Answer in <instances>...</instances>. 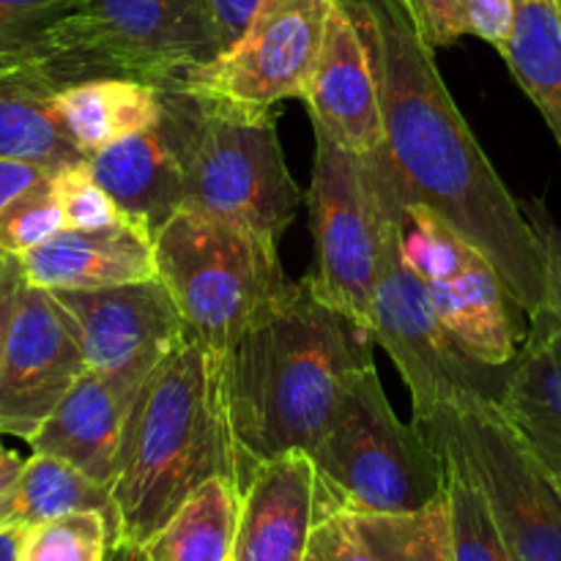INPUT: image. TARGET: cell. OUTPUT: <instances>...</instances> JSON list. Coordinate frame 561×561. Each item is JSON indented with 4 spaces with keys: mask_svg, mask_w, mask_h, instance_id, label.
Here are the masks:
<instances>
[{
    "mask_svg": "<svg viewBox=\"0 0 561 561\" xmlns=\"http://www.w3.org/2000/svg\"><path fill=\"white\" fill-rule=\"evenodd\" d=\"M340 3L365 36L376 69L381 153L398 197L436 211L480 250L531 321L546 299L540 241L444 85L420 0Z\"/></svg>",
    "mask_w": 561,
    "mask_h": 561,
    "instance_id": "6da1fadb",
    "label": "cell"
},
{
    "mask_svg": "<svg viewBox=\"0 0 561 561\" xmlns=\"http://www.w3.org/2000/svg\"><path fill=\"white\" fill-rule=\"evenodd\" d=\"M373 362V337L316 296L305 277L222 356L230 425L247 463L312 453L345 383Z\"/></svg>",
    "mask_w": 561,
    "mask_h": 561,
    "instance_id": "7a4b0ae2",
    "label": "cell"
},
{
    "mask_svg": "<svg viewBox=\"0 0 561 561\" xmlns=\"http://www.w3.org/2000/svg\"><path fill=\"white\" fill-rule=\"evenodd\" d=\"M250 474L230 425L222 356L186 332L126 414L110 488L118 542L140 551L197 488L228 477L244 491Z\"/></svg>",
    "mask_w": 561,
    "mask_h": 561,
    "instance_id": "3957f363",
    "label": "cell"
},
{
    "mask_svg": "<svg viewBox=\"0 0 561 561\" xmlns=\"http://www.w3.org/2000/svg\"><path fill=\"white\" fill-rule=\"evenodd\" d=\"M162 115L179 146L181 208L279 244L301 206V190L285 162L272 110L162 88Z\"/></svg>",
    "mask_w": 561,
    "mask_h": 561,
    "instance_id": "277c9868",
    "label": "cell"
},
{
    "mask_svg": "<svg viewBox=\"0 0 561 561\" xmlns=\"http://www.w3.org/2000/svg\"><path fill=\"white\" fill-rule=\"evenodd\" d=\"M222 55L208 0H77L25 53L9 55L55 88L129 77L181 88Z\"/></svg>",
    "mask_w": 561,
    "mask_h": 561,
    "instance_id": "5b68a950",
    "label": "cell"
},
{
    "mask_svg": "<svg viewBox=\"0 0 561 561\" xmlns=\"http://www.w3.org/2000/svg\"><path fill=\"white\" fill-rule=\"evenodd\" d=\"M310 458L334 507L345 513H420L447 493L442 453L420 427L394 414L373 362L345 383Z\"/></svg>",
    "mask_w": 561,
    "mask_h": 561,
    "instance_id": "8992f818",
    "label": "cell"
},
{
    "mask_svg": "<svg viewBox=\"0 0 561 561\" xmlns=\"http://www.w3.org/2000/svg\"><path fill=\"white\" fill-rule=\"evenodd\" d=\"M277 247L252 230L186 208L153 233L159 279L186 332L217 356L228 354L294 285Z\"/></svg>",
    "mask_w": 561,
    "mask_h": 561,
    "instance_id": "52a82bcc",
    "label": "cell"
},
{
    "mask_svg": "<svg viewBox=\"0 0 561 561\" xmlns=\"http://www.w3.org/2000/svg\"><path fill=\"white\" fill-rule=\"evenodd\" d=\"M373 175L383 206L381 266L370 307V337L398 367L411 394L414 425L425 422L442 405L469 400H496L507 381V367L471 359L449 337L433 307L427 285L400 252V197L381 151L370 153Z\"/></svg>",
    "mask_w": 561,
    "mask_h": 561,
    "instance_id": "ba28073f",
    "label": "cell"
},
{
    "mask_svg": "<svg viewBox=\"0 0 561 561\" xmlns=\"http://www.w3.org/2000/svg\"><path fill=\"white\" fill-rule=\"evenodd\" d=\"M305 201L316 244L305 279L318 299L370 334L383 239V206L370 159L316 126V162Z\"/></svg>",
    "mask_w": 561,
    "mask_h": 561,
    "instance_id": "9c48e42d",
    "label": "cell"
},
{
    "mask_svg": "<svg viewBox=\"0 0 561 561\" xmlns=\"http://www.w3.org/2000/svg\"><path fill=\"white\" fill-rule=\"evenodd\" d=\"M416 427L463 455L515 561H561V485L510 427L496 400L442 405Z\"/></svg>",
    "mask_w": 561,
    "mask_h": 561,
    "instance_id": "30bf717a",
    "label": "cell"
},
{
    "mask_svg": "<svg viewBox=\"0 0 561 561\" xmlns=\"http://www.w3.org/2000/svg\"><path fill=\"white\" fill-rule=\"evenodd\" d=\"M337 0H261L244 38L181 88L247 110L305 99Z\"/></svg>",
    "mask_w": 561,
    "mask_h": 561,
    "instance_id": "8fae6325",
    "label": "cell"
},
{
    "mask_svg": "<svg viewBox=\"0 0 561 561\" xmlns=\"http://www.w3.org/2000/svg\"><path fill=\"white\" fill-rule=\"evenodd\" d=\"M69 316L85 365L140 387L186 327L159 277L96 290H49Z\"/></svg>",
    "mask_w": 561,
    "mask_h": 561,
    "instance_id": "7c38bea8",
    "label": "cell"
},
{
    "mask_svg": "<svg viewBox=\"0 0 561 561\" xmlns=\"http://www.w3.org/2000/svg\"><path fill=\"white\" fill-rule=\"evenodd\" d=\"M85 367L64 307L49 290L22 283L0 359V431L27 442Z\"/></svg>",
    "mask_w": 561,
    "mask_h": 561,
    "instance_id": "4fadbf2b",
    "label": "cell"
},
{
    "mask_svg": "<svg viewBox=\"0 0 561 561\" xmlns=\"http://www.w3.org/2000/svg\"><path fill=\"white\" fill-rule=\"evenodd\" d=\"M334 510L310 453L261 460L241 491L233 561H301L316 526Z\"/></svg>",
    "mask_w": 561,
    "mask_h": 561,
    "instance_id": "5bb4252c",
    "label": "cell"
},
{
    "mask_svg": "<svg viewBox=\"0 0 561 561\" xmlns=\"http://www.w3.org/2000/svg\"><path fill=\"white\" fill-rule=\"evenodd\" d=\"M301 102L312 115V126L359 157L383 148V113L376 69L365 36L343 3H334L327 38L316 71Z\"/></svg>",
    "mask_w": 561,
    "mask_h": 561,
    "instance_id": "9a60e30c",
    "label": "cell"
},
{
    "mask_svg": "<svg viewBox=\"0 0 561 561\" xmlns=\"http://www.w3.org/2000/svg\"><path fill=\"white\" fill-rule=\"evenodd\" d=\"M140 387L85 367L53 414L27 438V447L75 466L99 485L113 488L126 414Z\"/></svg>",
    "mask_w": 561,
    "mask_h": 561,
    "instance_id": "2e32d148",
    "label": "cell"
},
{
    "mask_svg": "<svg viewBox=\"0 0 561 561\" xmlns=\"http://www.w3.org/2000/svg\"><path fill=\"white\" fill-rule=\"evenodd\" d=\"M25 283L44 290H96L159 277L153 230L137 219L102 230L64 228L20 257Z\"/></svg>",
    "mask_w": 561,
    "mask_h": 561,
    "instance_id": "e0dca14e",
    "label": "cell"
},
{
    "mask_svg": "<svg viewBox=\"0 0 561 561\" xmlns=\"http://www.w3.org/2000/svg\"><path fill=\"white\" fill-rule=\"evenodd\" d=\"M88 168L121 211L153 233L184 206L179 146L164 115L148 129L91 153Z\"/></svg>",
    "mask_w": 561,
    "mask_h": 561,
    "instance_id": "ac0fdd59",
    "label": "cell"
},
{
    "mask_svg": "<svg viewBox=\"0 0 561 561\" xmlns=\"http://www.w3.org/2000/svg\"><path fill=\"white\" fill-rule=\"evenodd\" d=\"M433 307L460 351L482 365L507 367L520 351V332L513 310L520 312L502 277L482 252H474L463 272L449 283H425Z\"/></svg>",
    "mask_w": 561,
    "mask_h": 561,
    "instance_id": "d6986e66",
    "label": "cell"
},
{
    "mask_svg": "<svg viewBox=\"0 0 561 561\" xmlns=\"http://www.w3.org/2000/svg\"><path fill=\"white\" fill-rule=\"evenodd\" d=\"M496 405L561 485V334L529 327Z\"/></svg>",
    "mask_w": 561,
    "mask_h": 561,
    "instance_id": "ffe728a7",
    "label": "cell"
},
{
    "mask_svg": "<svg viewBox=\"0 0 561 561\" xmlns=\"http://www.w3.org/2000/svg\"><path fill=\"white\" fill-rule=\"evenodd\" d=\"M58 88L33 69L0 60V157L47 168L49 173L88 162L55 107Z\"/></svg>",
    "mask_w": 561,
    "mask_h": 561,
    "instance_id": "44dd1931",
    "label": "cell"
},
{
    "mask_svg": "<svg viewBox=\"0 0 561 561\" xmlns=\"http://www.w3.org/2000/svg\"><path fill=\"white\" fill-rule=\"evenodd\" d=\"M55 107L71 140L91 157L157 124L162 88L129 77H93L60 88Z\"/></svg>",
    "mask_w": 561,
    "mask_h": 561,
    "instance_id": "7402d4cb",
    "label": "cell"
},
{
    "mask_svg": "<svg viewBox=\"0 0 561 561\" xmlns=\"http://www.w3.org/2000/svg\"><path fill=\"white\" fill-rule=\"evenodd\" d=\"M241 485L214 477L140 548L142 561H233Z\"/></svg>",
    "mask_w": 561,
    "mask_h": 561,
    "instance_id": "603a6c76",
    "label": "cell"
},
{
    "mask_svg": "<svg viewBox=\"0 0 561 561\" xmlns=\"http://www.w3.org/2000/svg\"><path fill=\"white\" fill-rule=\"evenodd\" d=\"M537 104L561 151V11L557 0H518L513 31L499 49Z\"/></svg>",
    "mask_w": 561,
    "mask_h": 561,
    "instance_id": "cb8c5ba5",
    "label": "cell"
},
{
    "mask_svg": "<svg viewBox=\"0 0 561 561\" xmlns=\"http://www.w3.org/2000/svg\"><path fill=\"white\" fill-rule=\"evenodd\" d=\"M80 510H99L118 524L110 488L88 480L64 460L33 453L14 485L0 496V531H22Z\"/></svg>",
    "mask_w": 561,
    "mask_h": 561,
    "instance_id": "d4e9b609",
    "label": "cell"
},
{
    "mask_svg": "<svg viewBox=\"0 0 561 561\" xmlns=\"http://www.w3.org/2000/svg\"><path fill=\"white\" fill-rule=\"evenodd\" d=\"M447 463V510L455 561H515L474 471L453 444L431 438Z\"/></svg>",
    "mask_w": 561,
    "mask_h": 561,
    "instance_id": "484cf974",
    "label": "cell"
},
{
    "mask_svg": "<svg viewBox=\"0 0 561 561\" xmlns=\"http://www.w3.org/2000/svg\"><path fill=\"white\" fill-rule=\"evenodd\" d=\"M354 518L378 561H455L447 493L420 513Z\"/></svg>",
    "mask_w": 561,
    "mask_h": 561,
    "instance_id": "4316f807",
    "label": "cell"
},
{
    "mask_svg": "<svg viewBox=\"0 0 561 561\" xmlns=\"http://www.w3.org/2000/svg\"><path fill=\"white\" fill-rule=\"evenodd\" d=\"M118 524L99 510L60 515L20 531L16 561H110Z\"/></svg>",
    "mask_w": 561,
    "mask_h": 561,
    "instance_id": "83f0119b",
    "label": "cell"
},
{
    "mask_svg": "<svg viewBox=\"0 0 561 561\" xmlns=\"http://www.w3.org/2000/svg\"><path fill=\"white\" fill-rule=\"evenodd\" d=\"M398 225L400 252L425 283H449L463 272L469 257L480 252L453 225L420 203L400 201Z\"/></svg>",
    "mask_w": 561,
    "mask_h": 561,
    "instance_id": "f1b7e54d",
    "label": "cell"
},
{
    "mask_svg": "<svg viewBox=\"0 0 561 561\" xmlns=\"http://www.w3.org/2000/svg\"><path fill=\"white\" fill-rule=\"evenodd\" d=\"M420 16L433 47L477 36L502 49L513 31L515 0H420Z\"/></svg>",
    "mask_w": 561,
    "mask_h": 561,
    "instance_id": "f546056e",
    "label": "cell"
},
{
    "mask_svg": "<svg viewBox=\"0 0 561 561\" xmlns=\"http://www.w3.org/2000/svg\"><path fill=\"white\" fill-rule=\"evenodd\" d=\"M64 228L66 219L49 175L0 211V252L22 257Z\"/></svg>",
    "mask_w": 561,
    "mask_h": 561,
    "instance_id": "4dcf8cb0",
    "label": "cell"
},
{
    "mask_svg": "<svg viewBox=\"0 0 561 561\" xmlns=\"http://www.w3.org/2000/svg\"><path fill=\"white\" fill-rule=\"evenodd\" d=\"M53 186L69 230H102L129 219L121 211L118 203L104 192V186L93 179L88 162L69 164L53 173Z\"/></svg>",
    "mask_w": 561,
    "mask_h": 561,
    "instance_id": "1f68e13d",
    "label": "cell"
},
{
    "mask_svg": "<svg viewBox=\"0 0 561 561\" xmlns=\"http://www.w3.org/2000/svg\"><path fill=\"white\" fill-rule=\"evenodd\" d=\"M77 0H0V58L25 53Z\"/></svg>",
    "mask_w": 561,
    "mask_h": 561,
    "instance_id": "d6a6232c",
    "label": "cell"
},
{
    "mask_svg": "<svg viewBox=\"0 0 561 561\" xmlns=\"http://www.w3.org/2000/svg\"><path fill=\"white\" fill-rule=\"evenodd\" d=\"M520 206L540 241L542 274H546V299L529 327L561 334V228L542 201H520Z\"/></svg>",
    "mask_w": 561,
    "mask_h": 561,
    "instance_id": "836d02e7",
    "label": "cell"
},
{
    "mask_svg": "<svg viewBox=\"0 0 561 561\" xmlns=\"http://www.w3.org/2000/svg\"><path fill=\"white\" fill-rule=\"evenodd\" d=\"M301 561H378L362 537L356 518L345 510H334L316 526Z\"/></svg>",
    "mask_w": 561,
    "mask_h": 561,
    "instance_id": "e575fe53",
    "label": "cell"
},
{
    "mask_svg": "<svg viewBox=\"0 0 561 561\" xmlns=\"http://www.w3.org/2000/svg\"><path fill=\"white\" fill-rule=\"evenodd\" d=\"M208 5H211L214 25H217L219 49L225 55L244 38L261 0H208Z\"/></svg>",
    "mask_w": 561,
    "mask_h": 561,
    "instance_id": "d590c367",
    "label": "cell"
},
{
    "mask_svg": "<svg viewBox=\"0 0 561 561\" xmlns=\"http://www.w3.org/2000/svg\"><path fill=\"white\" fill-rule=\"evenodd\" d=\"M49 175L53 173H49L47 168H42V164L0 157V211H3L11 201L25 195L27 190H33V186L42 184L44 179H49Z\"/></svg>",
    "mask_w": 561,
    "mask_h": 561,
    "instance_id": "8d00e7d4",
    "label": "cell"
},
{
    "mask_svg": "<svg viewBox=\"0 0 561 561\" xmlns=\"http://www.w3.org/2000/svg\"><path fill=\"white\" fill-rule=\"evenodd\" d=\"M22 283V268H20V257H11L9 268L0 277V359H3V348H5V337H9L11 329V318H14V307H16V296H20Z\"/></svg>",
    "mask_w": 561,
    "mask_h": 561,
    "instance_id": "74e56055",
    "label": "cell"
},
{
    "mask_svg": "<svg viewBox=\"0 0 561 561\" xmlns=\"http://www.w3.org/2000/svg\"><path fill=\"white\" fill-rule=\"evenodd\" d=\"M22 466H25V460H20L9 447H5L3 431H0V496H3L11 485H14L16 477H20V471H22Z\"/></svg>",
    "mask_w": 561,
    "mask_h": 561,
    "instance_id": "f35d334b",
    "label": "cell"
},
{
    "mask_svg": "<svg viewBox=\"0 0 561 561\" xmlns=\"http://www.w3.org/2000/svg\"><path fill=\"white\" fill-rule=\"evenodd\" d=\"M20 531H0V561H16Z\"/></svg>",
    "mask_w": 561,
    "mask_h": 561,
    "instance_id": "ab89813d",
    "label": "cell"
},
{
    "mask_svg": "<svg viewBox=\"0 0 561 561\" xmlns=\"http://www.w3.org/2000/svg\"><path fill=\"white\" fill-rule=\"evenodd\" d=\"M110 561H142V557H140V551H137V548H129V546H121V542H115L113 557H110Z\"/></svg>",
    "mask_w": 561,
    "mask_h": 561,
    "instance_id": "60d3db41",
    "label": "cell"
},
{
    "mask_svg": "<svg viewBox=\"0 0 561 561\" xmlns=\"http://www.w3.org/2000/svg\"><path fill=\"white\" fill-rule=\"evenodd\" d=\"M9 261H11V255H3V252H0V277H3V272L9 268Z\"/></svg>",
    "mask_w": 561,
    "mask_h": 561,
    "instance_id": "b9f144b4",
    "label": "cell"
},
{
    "mask_svg": "<svg viewBox=\"0 0 561 561\" xmlns=\"http://www.w3.org/2000/svg\"><path fill=\"white\" fill-rule=\"evenodd\" d=\"M557 5H559V11H561V0H557Z\"/></svg>",
    "mask_w": 561,
    "mask_h": 561,
    "instance_id": "7bdbcfd3",
    "label": "cell"
},
{
    "mask_svg": "<svg viewBox=\"0 0 561 561\" xmlns=\"http://www.w3.org/2000/svg\"><path fill=\"white\" fill-rule=\"evenodd\" d=\"M515 3H518V0H515Z\"/></svg>",
    "mask_w": 561,
    "mask_h": 561,
    "instance_id": "ee69618b",
    "label": "cell"
}]
</instances>
